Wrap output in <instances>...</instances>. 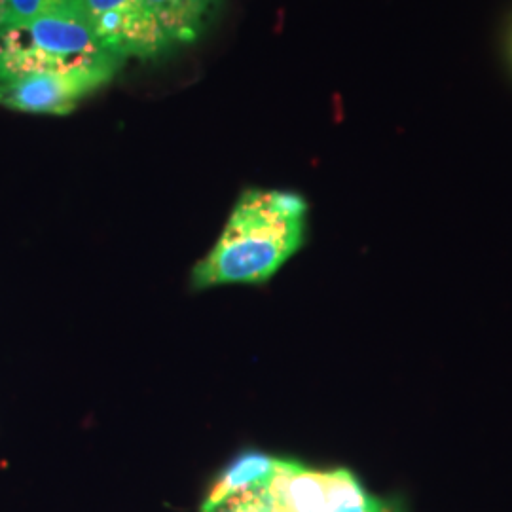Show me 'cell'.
Instances as JSON below:
<instances>
[{
    "label": "cell",
    "mask_w": 512,
    "mask_h": 512,
    "mask_svg": "<svg viewBox=\"0 0 512 512\" xmlns=\"http://www.w3.org/2000/svg\"><path fill=\"white\" fill-rule=\"evenodd\" d=\"M112 69H65L0 80V107L31 114H71L78 103L116 76Z\"/></svg>",
    "instance_id": "277c9868"
},
{
    "label": "cell",
    "mask_w": 512,
    "mask_h": 512,
    "mask_svg": "<svg viewBox=\"0 0 512 512\" xmlns=\"http://www.w3.org/2000/svg\"><path fill=\"white\" fill-rule=\"evenodd\" d=\"M8 19V0H0V29L6 25Z\"/></svg>",
    "instance_id": "9c48e42d"
},
{
    "label": "cell",
    "mask_w": 512,
    "mask_h": 512,
    "mask_svg": "<svg viewBox=\"0 0 512 512\" xmlns=\"http://www.w3.org/2000/svg\"><path fill=\"white\" fill-rule=\"evenodd\" d=\"M50 16L86 19L84 0H8L6 25H18Z\"/></svg>",
    "instance_id": "ba28073f"
},
{
    "label": "cell",
    "mask_w": 512,
    "mask_h": 512,
    "mask_svg": "<svg viewBox=\"0 0 512 512\" xmlns=\"http://www.w3.org/2000/svg\"><path fill=\"white\" fill-rule=\"evenodd\" d=\"M239 512H397L344 469L315 471L277 459L272 478L238 497Z\"/></svg>",
    "instance_id": "3957f363"
},
{
    "label": "cell",
    "mask_w": 512,
    "mask_h": 512,
    "mask_svg": "<svg viewBox=\"0 0 512 512\" xmlns=\"http://www.w3.org/2000/svg\"><path fill=\"white\" fill-rule=\"evenodd\" d=\"M275 463L277 458L256 452L239 456L211 486L209 494L203 499L202 512H217L230 499L262 488L274 475Z\"/></svg>",
    "instance_id": "8992f818"
},
{
    "label": "cell",
    "mask_w": 512,
    "mask_h": 512,
    "mask_svg": "<svg viewBox=\"0 0 512 512\" xmlns=\"http://www.w3.org/2000/svg\"><path fill=\"white\" fill-rule=\"evenodd\" d=\"M171 44H192L202 37L217 0H145Z\"/></svg>",
    "instance_id": "52a82bcc"
},
{
    "label": "cell",
    "mask_w": 512,
    "mask_h": 512,
    "mask_svg": "<svg viewBox=\"0 0 512 512\" xmlns=\"http://www.w3.org/2000/svg\"><path fill=\"white\" fill-rule=\"evenodd\" d=\"M122 59L93 35L88 19L38 18L0 29V80L65 69H112Z\"/></svg>",
    "instance_id": "7a4b0ae2"
},
{
    "label": "cell",
    "mask_w": 512,
    "mask_h": 512,
    "mask_svg": "<svg viewBox=\"0 0 512 512\" xmlns=\"http://www.w3.org/2000/svg\"><path fill=\"white\" fill-rule=\"evenodd\" d=\"M308 205L293 192L249 188L239 196L219 241L192 272L194 289L262 283L300 249Z\"/></svg>",
    "instance_id": "6da1fadb"
},
{
    "label": "cell",
    "mask_w": 512,
    "mask_h": 512,
    "mask_svg": "<svg viewBox=\"0 0 512 512\" xmlns=\"http://www.w3.org/2000/svg\"><path fill=\"white\" fill-rule=\"evenodd\" d=\"M93 35L110 54L154 59L171 48L145 0H84Z\"/></svg>",
    "instance_id": "5b68a950"
}]
</instances>
